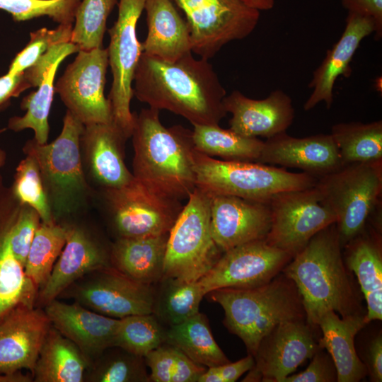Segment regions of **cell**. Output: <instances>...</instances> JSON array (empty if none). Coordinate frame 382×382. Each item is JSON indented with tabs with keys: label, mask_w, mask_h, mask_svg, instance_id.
Instances as JSON below:
<instances>
[{
	"label": "cell",
	"mask_w": 382,
	"mask_h": 382,
	"mask_svg": "<svg viewBox=\"0 0 382 382\" xmlns=\"http://www.w3.org/2000/svg\"><path fill=\"white\" fill-rule=\"evenodd\" d=\"M134 96L150 108L166 110L194 125H219L227 115L226 91L208 59L192 53L167 62L141 53Z\"/></svg>",
	"instance_id": "obj_1"
},
{
	"label": "cell",
	"mask_w": 382,
	"mask_h": 382,
	"mask_svg": "<svg viewBox=\"0 0 382 382\" xmlns=\"http://www.w3.org/2000/svg\"><path fill=\"white\" fill-rule=\"evenodd\" d=\"M342 248L335 223L314 235L282 271L296 285L306 320L315 328L329 311L341 317L366 314Z\"/></svg>",
	"instance_id": "obj_2"
},
{
	"label": "cell",
	"mask_w": 382,
	"mask_h": 382,
	"mask_svg": "<svg viewBox=\"0 0 382 382\" xmlns=\"http://www.w3.org/2000/svg\"><path fill=\"white\" fill-rule=\"evenodd\" d=\"M134 115V178L156 194L187 199L196 188L192 131L181 125L165 127L159 110L151 108Z\"/></svg>",
	"instance_id": "obj_3"
},
{
	"label": "cell",
	"mask_w": 382,
	"mask_h": 382,
	"mask_svg": "<svg viewBox=\"0 0 382 382\" xmlns=\"http://www.w3.org/2000/svg\"><path fill=\"white\" fill-rule=\"evenodd\" d=\"M205 296L221 306L224 324L254 355L261 340L281 323L306 319L301 295L294 283L280 272L256 287L214 289Z\"/></svg>",
	"instance_id": "obj_4"
},
{
	"label": "cell",
	"mask_w": 382,
	"mask_h": 382,
	"mask_svg": "<svg viewBox=\"0 0 382 382\" xmlns=\"http://www.w3.org/2000/svg\"><path fill=\"white\" fill-rule=\"evenodd\" d=\"M83 128L84 125L66 110L62 132L54 141L40 144L33 138L23 146L25 154L32 156L37 163L56 223L82 208L90 195L80 149Z\"/></svg>",
	"instance_id": "obj_5"
},
{
	"label": "cell",
	"mask_w": 382,
	"mask_h": 382,
	"mask_svg": "<svg viewBox=\"0 0 382 382\" xmlns=\"http://www.w3.org/2000/svg\"><path fill=\"white\" fill-rule=\"evenodd\" d=\"M196 187L211 197L230 195L268 202L282 192L308 188L318 177L292 173L274 166L250 161L219 160L196 150Z\"/></svg>",
	"instance_id": "obj_6"
},
{
	"label": "cell",
	"mask_w": 382,
	"mask_h": 382,
	"mask_svg": "<svg viewBox=\"0 0 382 382\" xmlns=\"http://www.w3.org/2000/svg\"><path fill=\"white\" fill-rule=\"evenodd\" d=\"M321 203L336 217L342 247L359 234L378 204L382 161L344 164L318 177L314 185Z\"/></svg>",
	"instance_id": "obj_7"
},
{
	"label": "cell",
	"mask_w": 382,
	"mask_h": 382,
	"mask_svg": "<svg viewBox=\"0 0 382 382\" xmlns=\"http://www.w3.org/2000/svg\"><path fill=\"white\" fill-rule=\"evenodd\" d=\"M168 233L163 276L197 282L223 252L211 231L212 197L196 187Z\"/></svg>",
	"instance_id": "obj_8"
},
{
	"label": "cell",
	"mask_w": 382,
	"mask_h": 382,
	"mask_svg": "<svg viewBox=\"0 0 382 382\" xmlns=\"http://www.w3.org/2000/svg\"><path fill=\"white\" fill-rule=\"evenodd\" d=\"M146 1L120 0L117 19L108 30V64L112 83L108 99L112 122L127 139L132 137L134 124V115L130 110V102L134 96L132 82L142 53L136 28Z\"/></svg>",
	"instance_id": "obj_9"
},
{
	"label": "cell",
	"mask_w": 382,
	"mask_h": 382,
	"mask_svg": "<svg viewBox=\"0 0 382 382\" xmlns=\"http://www.w3.org/2000/svg\"><path fill=\"white\" fill-rule=\"evenodd\" d=\"M172 1L185 14L192 52L206 59L227 43L248 37L260 16L243 0Z\"/></svg>",
	"instance_id": "obj_10"
},
{
	"label": "cell",
	"mask_w": 382,
	"mask_h": 382,
	"mask_svg": "<svg viewBox=\"0 0 382 382\" xmlns=\"http://www.w3.org/2000/svg\"><path fill=\"white\" fill-rule=\"evenodd\" d=\"M103 191L118 238L168 233L183 208L181 201L156 194L134 178Z\"/></svg>",
	"instance_id": "obj_11"
},
{
	"label": "cell",
	"mask_w": 382,
	"mask_h": 382,
	"mask_svg": "<svg viewBox=\"0 0 382 382\" xmlns=\"http://www.w3.org/2000/svg\"><path fill=\"white\" fill-rule=\"evenodd\" d=\"M64 294L90 310L120 319L153 313L156 289L110 265L82 277L61 294Z\"/></svg>",
	"instance_id": "obj_12"
},
{
	"label": "cell",
	"mask_w": 382,
	"mask_h": 382,
	"mask_svg": "<svg viewBox=\"0 0 382 382\" xmlns=\"http://www.w3.org/2000/svg\"><path fill=\"white\" fill-rule=\"evenodd\" d=\"M269 203L271 226L265 241L292 257L314 235L336 222L335 214L321 203L314 186L282 192Z\"/></svg>",
	"instance_id": "obj_13"
},
{
	"label": "cell",
	"mask_w": 382,
	"mask_h": 382,
	"mask_svg": "<svg viewBox=\"0 0 382 382\" xmlns=\"http://www.w3.org/2000/svg\"><path fill=\"white\" fill-rule=\"evenodd\" d=\"M56 83L54 91L84 125L110 123L112 115L104 88L108 66V48L79 50Z\"/></svg>",
	"instance_id": "obj_14"
},
{
	"label": "cell",
	"mask_w": 382,
	"mask_h": 382,
	"mask_svg": "<svg viewBox=\"0 0 382 382\" xmlns=\"http://www.w3.org/2000/svg\"><path fill=\"white\" fill-rule=\"evenodd\" d=\"M291 259L265 239L253 241L224 252L198 282L205 295L218 289L256 287L270 282Z\"/></svg>",
	"instance_id": "obj_15"
},
{
	"label": "cell",
	"mask_w": 382,
	"mask_h": 382,
	"mask_svg": "<svg viewBox=\"0 0 382 382\" xmlns=\"http://www.w3.org/2000/svg\"><path fill=\"white\" fill-rule=\"evenodd\" d=\"M314 329L306 319L275 326L260 342L253 355L254 366L243 381L283 382L319 348Z\"/></svg>",
	"instance_id": "obj_16"
},
{
	"label": "cell",
	"mask_w": 382,
	"mask_h": 382,
	"mask_svg": "<svg viewBox=\"0 0 382 382\" xmlns=\"http://www.w3.org/2000/svg\"><path fill=\"white\" fill-rule=\"evenodd\" d=\"M270 226L269 201L230 195L212 197V235L223 253L250 241L265 239Z\"/></svg>",
	"instance_id": "obj_17"
},
{
	"label": "cell",
	"mask_w": 382,
	"mask_h": 382,
	"mask_svg": "<svg viewBox=\"0 0 382 382\" xmlns=\"http://www.w3.org/2000/svg\"><path fill=\"white\" fill-rule=\"evenodd\" d=\"M52 325L71 340L86 358L88 368L115 345L120 319L90 310L75 301L66 303L57 299L45 306Z\"/></svg>",
	"instance_id": "obj_18"
},
{
	"label": "cell",
	"mask_w": 382,
	"mask_h": 382,
	"mask_svg": "<svg viewBox=\"0 0 382 382\" xmlns=\"http://www.w3.org/2000/svg\"><path fill=\"white\" fill-rule=\"evenodd\" d=\"M52 324L45 311L19 305L0 323V371L33 374Z\"/></svg>",
	"instance_id": "obj_19"
},
{
	"label": "cell",
	"mask_w": 382,
	"mask_h": 382,
	"mask_svg": "<svg viewBox=\"0 0 382 382\" xmlns=\"http://www.w3.org/2000/svg\"><path fill=\"white\" fill-rule=\"evenodd\" d=\"M22 204L0 175V323L16 306L34 307L38 289L11 246V232Z\"/></svg>",
	"instance_id": "obj_20"
},
{
	"label": "cell",
	"mask_w": 382,
	"mask_h": 382,
	"mask_svg": "<svg viewBox=\"0 0 382 382\" xmlns=\"http://www.w3.org/2000/svg\"><path fill=\"white\" fill-rule=\"evenodd\" d=\"M256 162L296 168L316 177L344 165L330 134L297 138L286 132L267 138Z\"/></svg>",
	"instance_id": "obj_21"
},
{
	"label": "cell",
	"mask_w": 382,
	"mask_h": 382,
	"mask_svg": "<svg viewBox=\"0 0 382 382\" xmlns=\"http://www.w3.org/2000/svg\"><path fill=\"white\" fill-rule=\"evenodd\" d=\"M224 105L227 113L232 115L229 129L248 137L267 139L286 132L295 117L291 98L282 90L273 91L260 100L235 90L226 96Z\"/></svg>",
	"instance_id": "obj_22"
},
{
	"label": "cell",
	"mask_w": 382,
	"mask_h": 382,
	"mask_svg": "<svg viewBox=\"0 0 382 382\" xmlns=\"http://www.w3.org/2000/svg\"><path fill=\"white\" fill-rule=\"evenodd\" d=\"M127 139L113 122L84 125L80 138L82 162L103 190L122 187L134 179L125 163Z\"/></svg>",
	"instance_id": "obj_23"
},
{
	"label": "cell",
	"mask_w": 382,
	"mask_h": 382,
	"mask_svg": "<svg viewBox=\"0 0 382 382\" xmlns=\"http://www.w3.org/2000/svg\"><path fill=\"white\" fill-rule=\"evenodd\" d=\"M65 245L45 284L38 290L36 303L46 306L86 274L110 265V256L82 228L66 226Z\"/></svg>",
	"instance_id": "obj_24"
},
{
	"label": "cell",
	"mask_w": 382,
	"mask_h": 382,
	"mask_svg": "<svg viewBox=\"0 0 382 382\" xmlns=\"http://www.w3.org/2000/svg\"><path fill=\"white\" fill-rule=\"evenodd\" d=\"M345 30L320 66L313 71L308 87L313 91L303 105L305 111L315 108L320 102L327 109L332 106L333 89L340 76L349 77L352 74L350 63L360 42L376 31L375 23L369 17L348 13Z\"/></svg>",
	"instance_id": "obj_25"
},
{
	"label": "cell",
	"mask_w": 382,
	"mask_h": 382,
	"mask_svg": "<svg viewBox=\"0 0 382 382\" xmlns=\"http://www.w3.org/2000/svg\"><path fill=\"white\" fill-rule=\"evenodd\" d=\"M343 248L345 265L357 279L366 303L368 324L382 319V248L378 232L364 229Z\"/></svg>",
	"instance_id": "obj_26"
},
{
	"label": "cell",
	"mask_w": 382,
	"mask_h": 382,
	"mask_svg": "<svg viewBox=\"0 0 382 382\" xmlns=\"http://www.w3.org/2000/svg\"><path fill=\"white\" fill-rule=\"evenodd\" d=\"M365 315L341 317L329 311L319 319L318 327L322 336L318 345L330 355L336 367L337 382H359L367 376L355 344L357 335L367 325Z\"/></svg>",
	"instance_id": "obj_27"
},
{
	"label": "cell",
	"mask_w": 382,
	"mask_h": 382,
	"mask_svg": "<svg viewBox=\"0 0 382 382\" xmlns=\"http://www.w3.org/2000/svg\"><path fill=\"white\" fill-rule=\"evenodd\" d=\"M148 33L141 43L142 52L167 62L192 53L188 23L172 0H146Z\"/></svg>",
	"instance_id": "obj_28"
},
{
	"label": "cell",
	"mask_w": 382,
	"mask_h": 382,
	"mask_svg": "<svg viewBox=\"0 0 382 382\" xmlns=\"http://www.w3.org/2000/svg\"><path fill=\"white\" fill-rule=\"evenodd\" d=\"M168 233L118 238L113 243L110 265L137 282L153 285L163 277Z\"/></svg>",
	"instance_id": "obj_29"
},
{
	"label": "cell",
	"mask_w": 382,
	"mask_h": 382,
	"mask_svg": "<svg viewBox=\"0 0 382 382\" xmlns=\"http://www.w3.org/2000/svg\"><path fill=\"white\" fill-rule=\"evenodd\" d=\"M88 368L76 345L51 325L32 374L35 382H83Z\"/></svg>",
	"instance_id": "obj_30"
},
{
	"label": "cell",
	"mask_w": 382,
	"mask_h": 382,
	"mask_svg": "<svg viewBox=\"0 0 382 382\" xmlns=\"http://www.w3.org/2000/svg\"><path fill=\"white\" fill-rule=\"evenodd\" d=\"M166 342L207 368L230 361L215 341L207 316L199 312L180 324L169 326Z\"/></svg>",
	"instance_id": "obj_31"
},
{
	"label": "cell",
	"mask_w": 382,
	"mask_h": 382,
	"mask_svg": "<svg viewBox=\"0 0 382 382\" xmlns=\"http://www.w3.org/2000/svg\"><path fill=\"white\" fill-rule=\"evenodd\" d=\"M192 141L195 149L207 156L225 161L256 162L264 141L248 137L219 125H194Z\"/></svg>",
	"instance_id": "obj_32"
},
{
	"label": "cell",
	"mask_w": 382,
	"mask_h": 382,
	"mask_svg": "<svg viewBox=\"0 0 382 382\" xmlns=\"http://www.w3.org/2000/svg\"><path fill=\"white\" fill-rule=\"evenodd\" d=\"M330 135L343 164L382 161V121L340 122Z\"/></svg>",
	"instance_id": "obj_33"
},
{
	"label": "cell",
	"mask_w": 382,
	"mask_h": 382,
	"mask_svg": "<svg viewBox=\"0 0 382 382\" xmlns=\"http://www.w3.org/2000/svg\"><path fill=\"white\" fill-rule=\"evenodd\" d=\"M156 290L153 313L169 326L180 324L199 312L205 296L197 282H185L163 277Z\"/></svg>",
	"instance_id": "obj_34"
},
{
	"label": "cell",
	"mask_w": 382,
	"mask_h": 382,
	"mask_svg": "<svg viewBox=\"0 0 382 382\" xmlns=\"http://www.w3.org/2000/svg\"><path fill=\"white\" fill-rule=\"evenodd\" d=\"M66 226L40 222L27 257L24 271L39 290L47 282L66 243Z\"/></svg>",
	"instance_id": "obj_35"
},
{
	"label": "cell",
	"mask_w": 382,
	"mask_h": 382,
	"mask_svg": "<svg viewBox=\"0 0 382 382\" xmlns=\"http://www.w3.org/2000/svg\"><path fill=\"white\" fill-rule=\"evenodd\" d=\"M62 60L55 62L47 71L45 79L36 91L25 97L21 108L26 110L23 116L10 118L8 128L15 132L25 129L34 131V139L40 144L47 143L50 132L49 114L54 94V81L58 66Z\"/></svg>",
	"instance_id": "obj_36"
},
{
	"label": "cell",
	"mask_w": 382,
	"mask_h": 382,
	"mask_svg": "<svg viewBox=\"0 0 382 382\" xmlns=\"http://www.w3.org/2000/svg\"><path fill=\"white\" fill-rule=\"evenodd\" d=\"M144 358L119 347L105 349L88 368L84 381L149 382Z\"/></svg>",
	"instance_id": "obj_37"
},
{
	"label": "cell",
	"mask_w": 382,
	"mask_h": 382,
	"mask_svg": "<svg viewBox=\"0 0 382 382\" xmlns=\"http://www.w3.org/2000/svg\"><path fill=\"white\" fill-rule=\"evenodd\" d=\"M166 330L154 313L120 318L114 347L144 357L166 342Z\"/></svg>",
	"instance_id": "obj_38"
},
{
	"label": "cell",
	"mask_w": 382,
	"mask_h": 382,
	"mask_svg": "<svg viewBox=\"0 0 382 382\" xmlns=\"http://www.w3.org/2000/svg\"><path fill=\"white\" fill-rule=\"evenodd\" d=\"M152 382H197L207 367L191 360L176 347L164 342L144 357Z\"/></svg>",
	"instance_id": "obj_39"
},
{
	"label": "cell",
	"mask_w": 382,
	"mask_h": 382,
	"mask_svg": "<svg viewBox=\"0 0 382 382\" xmlns=\"http://www.w3.org/2000/svg\"><path fill=\"white\" fill-rule=\"evenodd\" d=\"M117 0L81 1L74 17L71 42L79 50L103 47L108 16Z\"/></svg>",
	"instance_id": "obj_40"
},
{
	"label": "cell",
	"mask_w": 382,
	"mask_h": 382,
	"mask_svg": "<svg viewBox=\"0 0 382 382\" xmlns=\"http://www.w3.org/2000/svg\"><path fill=\"white\" fill-rule=\"evenodd\" d=\"M11 190L21 204L28 205L37 212L41 222L56 223L43 188L37 163L32 156L25 155L18 163Z\"/></svg>",
	"instance_id": "obj_41"
},
{
	"label": "cell",
	"mask_w": 382,
	"mask_h": 382,
	"mask_svg": "<svg viewBox=\"0 0 382 382\" xmlns=\"http://www.w3.org/2000/svg\"><path fill=\"white\" fill-rule=\"evenodd\" d=\"M81 0H0V9L15 21L47 16L61 24H73Z\"/></svg>",
	"instance_id": "obj_42"
},
{
	"label": "cell",
	"mask_w": 382,
	"mask_h": 382,
	"mask_svg": "<svg viewBox=\"0 0 382 382\" xmlns=\"http://www.w3.org/2000/svg\"><path fill=\"white\" fill-rule=\"evenodd\" d=\"M72 28L73 24H61L55 29L43 28L30 33L29 42L15 57L8 73L15 74L23 72L53 46L71 42Z\"/></svg>",
	"instance_id": "obj_43"
},
{
	"label": "cell",
	"mask_w": 382,
	"mask_h": 382,
	"mask_svg": "<svg viewBox=\"0 0 382 382\" xmlns=\"http://www.w3.org/2000/svg\"><path fill=\"white\" fill-rule=\"evenodd\" d=\"M40 217L31 207L22 204L11 232V246L16 260L25 267Z\"/></svg>",
	"instance_id": "obj_44"
},
{
	"label": "cell",
	"mask_w": 382,
	"mask_h": 382,
	"mask_svg": "<svg viewBox=\"0 0 382 382\" xmlns=\"http://www.w3.org/2000/svg\"><path fill=\"white\" fill-rule=\"evenodd\" d=\"M337 374L330 355L319 347L307 368L286 377L283 382H336Z\"/></svg>",
	"instance_id": "obj_45"
},
{
	"label": "cell",
	"mask_w": 382,
	"mask_h": 382,
	"mask_svg": "<svg viewBox=\"0 0 382 382\" xmlns=\"http://www.w3.org/2000/svg\"><path fill=\"white\" fill-rule=\"evenodd\" d=\"M79 47L71 42L61 43L51 47L31 66L23 71L31 87H38L50 67L57 61H63L68 55L78 52Z\"/></svg>",
	"instance_id": "obj_46"
},
{
	"label": "cell",
	"mask_w": 382,
	"mask_h": 382,
	"mask_svg": "<svg viewBox=\"0 0 382 382\" xmlns=\"http://www.w3.org/2000/svg\"><path fill=\"white\" fill-rule=\"evenodd\" d=\"M255 364L251 354L235 362H228L219 366L207 368L197 382H235L243 374L250 371Z\"/></svg>",
	"instance_id": "obj_47"
},
{
	"label": "cell",
	"mask_w": 382,
	"mask_h": 382,
	"mask_svg": "<svg viewBox=\"0 0 382 382\" xmlns=\"http://www.w3.org/2000/svg\"><path fill=\"white\" fill-rule=\"evenodd\" d=\"M348 13H354L373 19L376 25L375 38L382 37V0H341Z\"/></svg>",
	"instance_id": "obj_48"
},
{
	"label": "cell",
	"mask_w": 382,
	"mask_h": 382,
	"mask_svg": "<svg viewBox=\"0 0 382 382\" xmlns=\"http://www.w3.org/2000/svg\"><path fill=\"white\" fill-rule=\"evenodd\" d=\"M360 359L365 365L367 375L371 381H382V335L381 332L373 336L367 342L364 357Z\"/></svg>",
	"instance_id": "obj_49"
},
{
	"label": "cell",
	"mask_w": 382,
	"mask_h": 382,
	"mask_svg": "<svg viewBox=\"0 0 382 382\" xmlns=\"http://www.w3.org/2000/svg\"><path fill=\"white\" fill-rule=\"evenodd\" d=\"M30 88L23 71L9 74L0 77V109L8 104L13 97H18L22 92Z\"/></svg>",
	"instance_id": "obj_50"
},
{
	"label": "cell",
	"mask_w": 382,
	"mask_h": 382,
	"mask_svg": "<svg viewBox=\"0 0 382 382\" xmlns=\"http://www.w3.org/2000/svg\"><path fill=\"white\" fill-rule=\"evenodd\" d=\"M33 375L24 374L22 370L13 372L0 371V382H31Z\"/></svg>",
	"instance_id": "obj_51"
},
{
	"label": "cell",
	"mask_w": 382,
	"mask_h": 382,
	"mask_svg": "<svg viewBox=\"0 0 382 382\" xmlns=\"http://www.w3.org/2000/svg\"><path fill=\"white\" fill-rule=\"evenodd\" d=\"M243 1L259 11L272 9L274 4V0H243Z\"/></svg>",
	"instance_id": "obj_52"
},
{
	"label": "cell",
	"mask_w": 382,
	"mask_h": 382,
	"mask_svg": "<svg viewBox=\"0 0 382 382\" xmlns=\"http://www.w3.org/2000/svg\"><path fill=\"white\" fill-rule=\"evenodd\" d=\"M6 158V153L0 148V168L4 166Z\"/></svg>",
	"instance_id": "obj_53"
}]
</instances>
